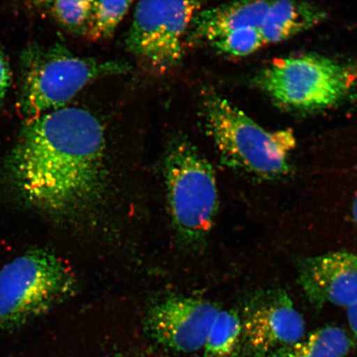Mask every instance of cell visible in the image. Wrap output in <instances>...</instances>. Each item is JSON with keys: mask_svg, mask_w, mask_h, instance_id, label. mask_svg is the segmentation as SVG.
Masks as SVG:
<instances>
[{"mask_svg": "<svg viewBox=\"0 0 357 357\" xmlns=\"http://www.w3.org/2000/svg\"><path fill=\"white\" fill-rule=\"evenodd\" d=\"M20 109L29 119L66 104L93 80L127 74V62L75 56L61 44L26 48L21 57Z\"/></svg>", "mask_w": 357, "mask_h": 357, "instance_id": "cell-3", "label": "cell"}, {"mask_svg": "<svg viewBox=\"0 0 357 357\" xmlns=\"http://www.w3.org/2000/svg\"><path fill=\"white\" fill-rule=\"evenodd\" d=\"M203 113L207 132L225 166L265 181L291 172L289 155L297 144L291 129L268 131L214 93L205 97Z\"/></svg>", "mask_w": 357, "mask_h": 357, "instance_id": "cell-2", "label": "cell"}, {"mask_svg": "<svg viewBox=\"0 0 357 357\" xmlns=\"http://www.w3.org/2000/svg\"><path fill=\"white\" fill-rule=\"evenodd\" d=\"M259 88L284 109L312 112L331 108L357 89V63L316 54L275 60L258 74Z\"/></svg>", "mask_w": 357, "mask_h": 357, "instance_id": "cell-5", "label": "cell"}, {"mask_svg": "<svg viewBox=\"0 0 357 357\" xmlns=\"http://www.w3.org/2000/svg\"><path fill=\"white\" fill-rule=\"evenodd\" d=\"M95 0H53V17L61 26L74 34L86 35Z\"/></svg>", "mask_w": 357, "mask_h": 357, "instance_id": "cell-16", "label": "cell"}, {"mask_svg": "<svg viewBox=\"0 0 357 357\" xmlns=\"http://www.w3.org/2000/svg\"><path fill=\"white\" fill-rule=\"evenodd\" d=\"M242 322L236 312L220 310L204 346L203 357H236Z\"/></svg>", "mask_w": 357, "mask_h": 357, "instance_id": "cell-14", "label": "cell"}, {"mask_svg": "<svg viewBox=\"0 0 357 357\" xmlns=\"http://www.w3.org/2000/svg\"><path fill=\"white\" fill-rule=\"evenodd\" d=\"M199 0H139L125 46L149 69L163 73L181 60Z\"/></svg>", "mask_w": 357, "mask_h": 357, "instance_id": "cell-7", "label": "cell"}, {"mask_svg": "<svg viewBox=\"0 0 357 357\" xmlns=\"http://www.w3.org/2000/svg\"><path fill=\"white\" fill-rule=\"evenodd\" d=\"M298 282L317 309L327 303L349 307L357 301V256L335 252L298 259Z\"/></svg>", "mask_w": 357, "mask_h": 357, "instance_id": "cell-10", "label": "cell"}, {"mask_svg": "<svg viewBox=\"0 0 357 357\" xmlns=\"http://www.w3.org/2000/svg\"><path fill=\"white\" fill-rule=\"evenodd\" d=\"M211 45L218 52L234 57L251 55L265 46L259 28L236 30Z\"/></svg>", "mask_w": 357, "mask_h": 357, "instance_id": "cell-17", "label": "cell"}, {"mask_svg": "<svg viewBox=\"0 0 357 357\" xmlns=\"http://www.w3.org/2000/svg\"><path fill=\"white\" fill-rule=\"evenodd\" d=\"M236 357H271L303 340L305 321L283 289L258 292L245 305Z\"/></svg>", "mask_w": 357, "mask_h": 357, "instance_id": "cell-8", "label": "cell"}, {"mask_svg": "<svg viewBox=\"0 0 357 357\" xmlns=\"http://www.w3.org/2000/svg\"><path fill=\"white\" fill-rule=\"evenodd\" d=\"M105 136L95 115L64 107L29 119L4 163L22 204L53 217L91 208L105 185Z\"/></svg>", "mask_w": 357, "mask_h": 357, "instance_id": "cell-1", "label": "cell"}, {"mask_svg": "<svg viewBox=\"0 0 357 357\" xmlns=\"http://www.w3.org/2000/svg\"><path fill=\"white\" fill-rule=\"evenodd\" d=\"M352 217H354V220L357 225V193L355 196L354 204H352Z\"/></svg>", "mask_w": 357, "mask_h": 357, "instance_id": "cell-20", "label": "cell"}, {"mask_svg": "<svg viewBox=\"0 0 357 357\" xmlns=\"http://www.w3.org/2000/svg\"><path fill=\"white\" fill-rule=\"evenodd\" d=\"M104 357H139V356H104Z\"/></svg>", "mask_w": 357, "mask_h": 357, "instance_id": "cell-22", "label": "cell"}, {"mask_svg": "<svg viewBox=\"0 0 357 357\" xmlns=\"http://www.w3.org/2000/svg\"><path fill=\"white\" fill-rule=\"evenodd\" d=\"M220 310L202 298H168L151 307L146 328L159 344L188 354L202 349Z\"/></svg>", "mask_w": 357, "mask_h": 357, "instance_id": "cell-9", "label": "cell"}, {"mask_svg": "<svg viewBox=\"0 0 357 357\" xmlns=\"http://www.w3.org/2000/svg\"><path fill=\"white\" fill-rule=\"evenodd\" d=\"M272 0H234L199 10L191 22L185 44H211L244 28H259Z\"/></svg>", "mask_w": 357, "mask_h": 357, "instance_id": "cell-11", "label": "cell"}, {"mask_svg": "<svg viewBox=\"0 0 357 357\" xmlns=\"http://www.w3.org/2000/svg\"><path fill=\"white\" fill-rule=\"evenodd\" d=\"M347 316L352 337L357 344V301L347 307Z\"/></svg>", "mask_w": 357, "mask_h": 357, "instance_id": "cell-19", "label": "cell"}, {"mask_svg": "<svg viewBox=\"0 0 357 357\" xmlns=\"http://www.w3.org/2000/svg\"><path fill=\"white\" fill-rule=\"evenodd\" d=\"M36 3L40 4V6H44L50 7L53 0H33Z\"/></svg>", "mask_w": 357, "mask_h": 357, "instance_id": "cell-21", "label": "cell"}, {"mask_svg": "<svg viewBox=\"0 0 357 357\" xmlns=\"http://www.w3.org/2000/svg\"><path fill=\"white\" fill-rule=\"evenodd\" d=\"M354 342L344 330L328 326L271 357H345Z\"/></svg>", "mask_w": 357, "mask_h": 357, "instance_id": "cell-13", "label": "cell"}, {"mask_svg": "<svg viewBox=\"0 0 357 357\" xmlns=\"http://www.w3.org/2000/svg\"><path fill=\"white\" fill-rule=\"evenodd\" d=\"M11 84V71L10 65L4 54L2 48L0 47V105L6 99L8 89Z\"/></svg>", "mask_w": 357, "mask_h": 357, "instance_id": "cell-18", "label": "cell"}, {"mask_svg": "<svg viewBox=\"0 0 357 357\" xmlns=\"http://www.w3.org/2000/svg\"><path fill=\"white\" fill-rule=\"evenodd\" d=\"M165 166L174 226L186 243L199 244L211 231L218 208L213 167L184 139L169 145Z\"/></svg>", "mask_w": 357, "mask_h": 357, "instance_id": "cell-6", "label": "cell"}, {"mask_svg": "<svg viewBox=\"0 0 357 357\" xmlns=\"http://www.w3.org/2000/svg\"><path fill=\"white\" fill-rule=\"evenodd\" d=\"M133 0H95L86 37L91 41L108 38L128 13Z\"/></svg>", "mask_w": 357, "mask_h": 357, "instance_id": "cell-15", "label": "cell"}, {"mask_svg": "<svg viewBox=\"0 0 357 357\" xmlns=\"http://www.w3.org/2000/svg\"><path fill=\"white\" fill-rule=\"evenodd\" d=\"M322 8L300 0H272L259 26L265 45L287 41L324 22Z\"/></svg>", "mask_w": 357, "mask_h": 357, "instance_id": "cell-12", "label": "cell"}, {"mask_svg": "<svg viewBox=\"0 0 357 357\" xmlns=\"http://www.w3.org/2000/svg\"><path fill=\"white\" fill-rule=\"evenodd\" d=\"M73 272L61 258L35 248L0 270V333L33 322L73 294Z\"/></svg>", "mask_w": 357, "mask_h": 357, "instance_id": "cell-4", "label": "cell"}]
</instances>
